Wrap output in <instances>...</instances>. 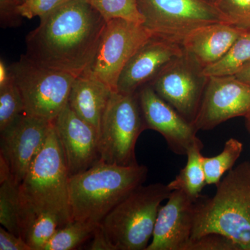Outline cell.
Here are the masks:
<instances>
[{
    "instance_id": "obj_1",
    "label": "cell",
    "mask_w": 250,
    "mask_h": 250,
    "mask_svg": "<svg viewBox=\"0 0 250 250\" xmlns=\"http://www.w3.org/2000/svg\"><path fill=\"white\" fill-rule=\"evenodd\" d=\"M26 54L41 66L82 75L95 57L107 21L88 0H70L40 18Z\"/></svg>"
},
{
    "instance_id": "obj_2",
    "label": "cell",
    "mask_w": 250,
    "mask_h": 250,
    "mask_svg": "<svg viewBox=\"0 0 250 250\" xmlns=\"http://www.w3.org/2000/svg\"><path fill=\"white\" fill-rule=\"evenodd\" d=\"M216 188L214 196L195 202L191 241L217 233L238 250H250V163L230 170Z\"/></svg>"
},
{
    "instance_id": "obj_3",
    "label": "cell",
    "mask_w": 250,
    "mask_h": 250,
    "mask_svg": "<svg viewBox=\"0 0 250 250\" xmlns=\"http://www.w3.org/2000/svg\"><path fill=\"white\" fill-rule=\"evenodd\" d=\"M146 166H118L100 161L69 182L72 220L99 225L113 208L146 182Z\"/></svg>"
},
{
    "instance_id": "obj_4",
    "label": "cell",
    "mask_w": 250,
    "mask_h": 250,
    "mask_svg": "<svg viewBox=\"0 0 250 250\" xmlns=\"http://www.w3.org/2000/svg\"><path fill=\"white\" fill-rule=\"evenodd\" d=\"M68 169L53 122L48 136L19 185L21 225L41 213L59 216L64 225L71 221L69 207Z\"/></svg>"
},
{
    "instance_id": "obj_5",
    "label": "cell",
    "mask_w": 250,
    "mask_h": 250,
    "mask_svg": "<svg viewBox=\"0 0 250 250\" xmlns=\"http://www.w3.org/2000/svg\"><path fill=\"white\" fill-rule=\"evenodd\" d=\"M171 192L167 184L142 185L113 208L96 229L107 250L147 249L161 204Z\"/></svg>"
},
{
    "instance_id": "obj_6",
    "label": "cell",
    "mask_w": 250,
    "mask_h": 250,
    "mask_svg": "<svg viewBox=\"0 0 250 250\" xmlns=\"http://www.w3.org/2000/svg\"><path fill=\"white\" fill-rule=\"evenodd\" d=\"M146 129L138 93L113 92L99 131L100 161L118 166L138 164L136 145Z\"/></svg>"
},
{
    "instance_id": "obj_7",
    "label": "cell",
    "mask_w": 250,
    "mask_h": 250,
    "mask_svg": "<svg viewBox=\"0 0 250 250\" xmlns=\"http://www.w3.org/2000/svg\"><path fill=\"white\" fill-rule=\"evenodd\" d=\"M13 79L21 92L24 112L53 122L65 107L76 76L41 66L25 55L10 65Z\"/></svg>"
},
{
    "instance_id": "obj_8",
    "label": "cell",
    "mask_w": 250,
    "mask_h": 250,
    "mask_svg": "<svg viewBox=\"0 0 250 250\" xmlns=\"http://www.w3.org/2000/svg\"><path fill=\"white\" fill-rule=\"evenodd\" d=\"M143 25L153 35L182 44L197 28L227 22L215 3L206 0H138Z\"/></svg>"
},
{
    "instance_id": "obj_9",
    "label": "cell",
    "mask_w": 250,
    "mask_h": 250,
    "mask_svg": "<svg viewBox=\"0 0 250 250\" xmlns=\"http://www.w3.org/2000/svg\"><path fill=\"white\" fill-rule=\"evenodd\" d=\"M153 36L152 31L143 24L123 19L107 21L96 54L83 73L98 79L117 91L123 68Z\"/></svg>"
},
{
    "instance_id": "obj_10",
    "label": "cell",
    "mask_w": 250,
    "mask_h": 250,
    "mask_svg": "<svg viewBox=\"0 0 250 250\" xmlns=\"http://www.w3.org/2000/svg\"><path fill=\"white\" fill-rule=\"evenodd\" d=\"M202 70L184 52L164 67L149 84L160 98L192 124L208 81Z\"/></svg>"
},
{
    "instance_id": "obj_11",
    "label": "cell",
    "mask_w": 250,
    "mask_h": 250,
    "mask_svg": "<svg viewBox=\"0 0 250 250\" xmlns=\"http://www.w3.org/2000/svg\"><path fill=\"white\" fill-rule=\"evenodd\" d=\"M250 116V84L233 76L209 77L192 125L197 131H208L236 117Z\"/></svg>"
},
{
    "instance_id": "obj_12",
    "label": "cell",
    "mask_w": 250,
    "mask_h": 250,
    "mask_svg": "<svg viewBox=\"0 0 250 250\" xmlns=\"http://www.w3.org/2000/svg\"><path fill=\"white\" fill-rule=\"evenodd\" d=\"M52 125V122L24 112L1 132L0 159L4 161L19 185L45 143Z\"/></svg>"
},
{
    "instance_id": "obj_13",
    "label": "cell",
    "mask_w": 250,
    "mask_h": 250,
    "mask_svg": "<svg viewBox=\"0 0 250 250\" xmlns=\"http://www.w3.org/2000/svg\"><path fill=\"white\" fill-rule=\"evenodd\" d=\"M137 93L146 128L159 133L172 152L187 155L194 146H204L194 125L160 98L149 83Z\"/></svg>"
},
{
    "instance_id": "obj_14",
    "label": "cell",
    "mask_w": 250,
    "mask_h": 250,
    "mask_svg": "<svg viewBox=\"0 0 250 250\" xmlns=\"http://www.w3.org/2000/svg\"><path fill=\"white\" fill-rule=\"evenodd\" d=\"M53 125L70 177L88 170L100 161L98 131L68 104L54 120Z\"/></svg>"
},
{
    "instance_id": "obj_15",
    "label": "cell",
    "mask_w": 250,
    "mask_h": 250,
    "mask_svg": "<svg viewBox=\"0 0 250 250\" xmlns=\"http://www.w3.org/2000/svg\"><path fill=\"white\" fill-rule=\"evenodd\" d=\"M195 202L181 190H172L159 208L146 250H187L192 239Z\"/></svg>"
},
{
    "instance_id": "obj_16",
    "label": "cell",
    "mask_w": 250,
    "mask_h": 250,
    "mask_svg": "<svg viewBox=\"0 0 250 250\" xmlns=\"http://www.w3.org/2000/svg\"><path fill=\"white\" fill-rule=\"evenodd\" d=\"M184 54L181 44L153 36L130 59L118 81L117 92L134 94L147 85L167 64Z\"/></svg>"
},
{
    "instance_id": "obj_17",
    "label": "cell",
    "mask_w": 250,
    "mask_h": 250,
    "mask_svg": "<svg viewBox=\"0 0 250 250\" xmlns=\"http://www.w3.org/2000/svg\"><path fill=\"white\" fill-rule=\"evenodd\" d=\"M244 31L229 23H213L191 31L181 45L184 53L204 69L223 58Z\"/></svg>"
},
{
    "instance_id": "obj_18",
    "label": "cell",
    "mask_w": 250,
    "mask_h": 250,
    "mask_svg": "<svg viewBox=\"0 0 250 250\" xmlns=\"http://www.w3.org/2000/svg\"><path fill=\"white\" fill-rule=\"evenodd\" d=\"M113 92L116 91L106 83L83 73L74 81L67 104L99 134L104 113Z\"/></svg>"
},
{
    "instance_id": "obj_19",
    "label": "cell",
    "mask_w": 250,
    "mask_h": 250,
    "mask_svg": "<svg viewBox=\"0 0 250 250\" xmlns=\"http://www.w3.org/2000/svg\"><path fill=\"white\" fill-rule=\"evenodd\" d=\"M203 147L204 146H195L188 151L185 167L180 170L174 180L167 184L172 191L181 190L194 201L201 197L200 193L207 185L201 153Z\"/></svg>"
},
{
    "instance_id": "obj_20",
    "label": "cell",
    "mask_w": 250,
    "mask_h": 250,
    "mask_svg": "<svg viewBox=\"0 0 250 250\" xmlns=\"http://www.w3.org/2000/svg\"><path fill=\"white\" fill-rule=\"evenodd\" d=\"M250 62V30L243 31L222 58L202 70L207 77L233 76Z\"/></svg>"
},
{
    "instance_id": "obj_21",
    "label": "cell",
    "mask_w": 250,
    "mask_h": 250,
    "mask_svg": "<svg viewBox=\"0 0 250 250\" xmlns=\"http://www.w3.org/2000/svg\"><path fill=\"white\" fill-rule=\"evenodd\" d=\"M62 220L52 213H43L31 217L20 228V236L32 250H44L57 230L64 226Z\"/></svg>"
},
{
    "instance_id": "obj_22",
    "label": "cell",
    "mask_w": 250,
    "mask_h": 250,
    "mask_svg": "<svg viewBox=\"0 0 250 250\" xmlns=\"http://www.w3.org/2000/svg\"><path fill=\"white\" fill-rule=\"evenodd\" d=\"M21 213L19 184L9 174L0 179V223L3 228L20 236Z\"/></svg>"
},
{
    "instance_id": "obj_23",
    "label": "cell",
    "mask_w": 250,
    "mask_h": 250,
    "mask_svg": "<svg viewBox=\"0 0 250 250\" xmlns=\"http://www.w3.org/2000/svg\"><path fill=\"white\" fill-rule=\"evenodd\" d=\"M98 225L72 220L57 230L44 250H76L93 238Z\"/></svg>"
},
{
    "instance_id": "obj_24",
    "label": "cell",
    "mask_w": 250,
    "mask_h": 250,
    "mask_svg": "<svg viewBox=\"0 0 250 250\" xmlns=\"http://www.w3.org/2000/svg\"><path fill=\"white\" fill-rule=\"evenodd\" d=\"M243 145L236 139L226 141L223 152L213 157L203 156L204 170L207 185H218L224 174L232 169L243 152Z\"/></svg>"
},
{
    "instance_id": "obj_25",
    "label": "cell",
    "mask_w": 250,
    "mask_h": 250,
    "mask_svg": "<svg viewBox=\"0 0 250 250\" xmlns=\"http://www.w3.org/2000/svg\"><path fill=\"white\" fill-rule=\"evenodd\" d=\"M106 21L123 19L143 24L144 17L140 11L138 0H88Z\"/></svg>"
},
{
    "instance_id": "obj_26",
    "label": "cell",
    "mask_w": 250,
    "mask_h": 250,
    "mask_svg": "<svg viewBox=\"0 0 250 250\" xmlns=\"http://www.w3.org/2000/svg\"><path fill=\"white\" fill-rule=\"evenodd\" d=\"M24 112L22 95L12 79L9 83L0 88V133L9 127Z\"/></svg>"
},
{
    "instance_id": "obj_27",
    "label": "cell",
    "mask_w": 250,
    "mask_h": 250,
    "mask_svg": "<svg viewBox=\"0 0 250 250\" xmlns=\"http://www.w3.org/2000/svg\"><path fill=\"white\" fill-rule=\"evenodd\" d=\"M215 4L229 24L250 30V0H218Z\"/></svg>"
},
{
    "instance_id": "obj_28",
    "label": "cell",
    "mask_w": 250,
    "mask_h": 250,
    "mask_svg": "<svg viewBox=\"0 0 250 250\" xmlns=\"http://www.w3.org/2000/svg\"><path fill=\"white\" fill-rule=\"evenodd\" d=\"M70 0H23L18 6V11L23 18L32 19L47 16Z\"/></svg>"
},
{
    "instance_id": "obj_29",
    "label": "cell",
    "mask_w": 250,
    "mask_h": 250,
    "mask_svg": "<svg viewBox=\"0 0 250 250\" xmlns=\"http://www.w3.org/2000/svg\"><path fill=\"white\" fill-rule=\"evenodd\" d=\"M187 250H238V248L226 237L209 233L192 240Z\"/></svg>"
},
{
    "instance_id": "obj_30",
    "label": "cell",
    "mask_w": 250,
    "mask_h": 250,
    "mask_svg": "<svg viewBox=\"0 0 250 250\" xmlns=\"http://www.w3.org/2000/svg\"><path fill=\"white\" fill-rule=\"evenodd\" d=\"M17 0H0V24L2 28L16 27L22 23Z\"/></svg>"
},
{
    "instance_id": "obj_31",
    "label": "cell",
    "mask_w": 250,
    "mask_h": 250,
    "mask_svg": "<svg viewBox=\"0 0 250 250\" xmlns=\"http://www.w3.org/2000/svg\"><path fill=\"white\" fill-rule=\"evenodd\" d=\"M0 250H32L22 237L0 228Z\"/></svg>"
},
{
    "instance_id": "obj_32",
    "label": "cell",
    "mask_w": 250,
    "mask_h": 250,
    "mask_svg": "<svg viewBox=\"0 0 250 250\" xmlns=\"http://www.w3.org/2000/svg\"><path fill=\"white\" fill-rule=\"evenodd\" d=\"M12 74H11L10 65H6V62L2 59L0 60V88L4 86L12 80Z\"/></svg>"
},
{
    "instance_id": "obj_33",
    "label": "cell",
    "mask_w": 250,
    "mask_h": 250,
    "mask_svg": "<svg viewBox=\"0 0 250 250\" xmlns=\"http://www.w3.org/2000/svg\"><path fill=\"white\" fill-rule=\"evenodd\" d=\"M233 77L250 85V62L242 68L238 73L233 75Z\"/></svg>"
},
{
    "instance_id": "obj_34",
    "label": "cell",
    "mask_w": 250,
    "mask_h": 250,
    "mask_svg": "<svg viewBox=\"0 0 250 250\" xmlns=\"http://www.w3.org/2000/svg\"><path fill=\"white\" fill-rule=\"evenodd\" d=\"M246 127L248 131L250 133V116L246 118Z\"/></svg>"
},
{
    "instance_id": "obj_35",
    "label": "cell",
    "mask_w": 250,
    "mask_h": 250,
    "mask_svg": "<svg viewBox=\"0 0 250 250\" xmlns=\"http://www.w3.org/2000/svg\"><path fill=\"white\" fill-rule=\"evenodd\" d=\"M17 1L19 2V4H21V3L22 2L23 0H17Z\"/></svg>"
},
{
    "instance_id": "obj_36",
    "label": "cell",
    "mask_w": 250,
    "mask_h": 250,
    "mask_svg": "<svg viewBox=\"0 0 250 250\" xmlns=\"http://www.w3.org/2000/svg\"><path fill=\"white\" fill-rule=\"evenodd\" d=\"M211 1L212 2L215 3L217 1H218V0H211Z\"/></svg>"
}]
</instances>
